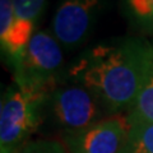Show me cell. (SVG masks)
Wrapping results in <instances>:
<instances>
[{
    "mask_svg": "<svg viewBox=\"0 0 153 153\" xmlns=\"http://www.w3.org/2000/svg\"><path fill=\"white\" fill-rule=\"evenodd\" d=\"M153 66V45L142 37L105 41L69 65L65 79L88 88L110 115L130 111Z\"/></svg>",
    "mask_w": 153,
    "mask_h": 153,
    "instance_id": "1",
    "label": "cell"
},
{
    "mask_svg": "<svg viewBox=\"0 0 153 153\" xmlns=\"http://www.w3.org/2000/svg\"><path fill=\"white\" fill-rule=\"evenodd\" d=\"M46 93L21 88L14 83L0 102V153H19L45 120Z\"/></svg>",
    "mask_w": 153,
    "mask_h": 153,
    "instance_id": "2",
    "label": "cell"
},
{
    "mask_svg": "<svg viewBox=\"0 0 153 153\" xmlns=\"http://www.w3.org/2000/svg\"><path fill=\"white\" fill-rule=\"evenodd\" d=\"M63 46L49 31H37L23 55L10 65L14 83L33 92L49 94L63 82Z\"/></svg>",
    "mask_w": 153,
    "mask_h": 153,
    "instance_id": "3",
    "label": "cell"
},
{
    "mask_svg": "<svg viewBox=\"0 0 153 153\" xmlns=\"http://www.w3.org/2000/svg\"><path fill=\"white\" fill-rule=\"evenodd\" d=\"M108 116L112 115L93 92L68 79L52 88L46 97L45 119H50L61 133L88 128Z\"/></svg>",
    "mask_w": 153,
    "mask_h": 153,
    "instance_id": "4",
    "label": "cell"
},
{
    "mask_svg": "<svg viewBox=\"0 0 153 153\" xmlns=\"http://www.w3.org/2000/svg\"><path fill=\"white\" fill-rule=\"evenodd\" d=\"M129 125L128 115H112L80 130L63 131L61 142L69 153H120Z\"/></svg>",
    "mask_w": 153,
    "mask_h": 153,
    "instance_id": "5",
    "label": "cell"
},
{
    "mask_svg": "<svg viewBox=\"0 0 153 153\" xmlns=\"http://www.w3.org/2000/svg\"><path fill=\"white\" fill-rule=\"evenodd\" d=\"M101 0H61L52 19V33L64 49L79 47L88 37Z\"/></svg>",
    "mask_w": 153,
    "mask_h": 153,
    "instance_id": "6",
    "label": "cell"
},
{
    "mask_svg": "<svg viewBox=\"0 0 153 153\" xmlns=\"http://www.w3.org/2000/svg\"><path fill=\"white\" fill-rule=\"evenodd\" d=\"M129 123L120 153H153V121L129 117Z\"/></svg>",
    "mask_w": 153,
    "mask_h": 153,
    "instance_id": "7",
    "label": "cell"
},
{
    "mask_svg": "<svg viewBox=\"0 0 153 153\" xmlns=\"http://www.w3.org/2000/svg\"><path fill=\"white\" fill-rule=\"evenodd\" d=\"M129 18L140 30L153 33V0H123Z\"/></svg>",
    "mask_w": 153,
    "mask_h": 153,
    "instance_id": "8",
    "label": "cell"
},
{
    "mask_svg": "<svg viewBox=\"0 0 153 153\" xmlns=\"http://www.w3.org/2000/svg\"><path fill=\"white\" fill-rule=\"evenodd\" d=\"M128 116L130 119L153 121V66Z\"/></svg>",
    "mask_w": 153,
    "mask_h": 153,
    "instance_id": "9",
    "label": "cell"
},
{
    "mask_svg": "<svg viewBox=\"0 0 153 153\" xmlns=\"http://www.w3.org/2000/svg\"><path fill=\"white\" fill-rule=\"evenodd\" d=\"M12 1L19 19L36 23L42 14L46 0H12Z\"/></svg>",
    "mask_w": 153,
    "mask_h": 153,
    "instance_id": "10",
    "label": "cell"
},
{
    "mask_svg": "<svg viewBox=\"0 0 153 153\" xmlns=\"http://www.w3.org/2000/svg\"><path fill=\"white\" fill-rule=\"evenodd\" d=\"M19 153H69L63 142L52 139L31 140L21 149Z\"/></svg>",
    "mask_w": 153,
    "mask_h": 153,
    "instance_id": "11",
    "label": "cell"
}]
</instances>
